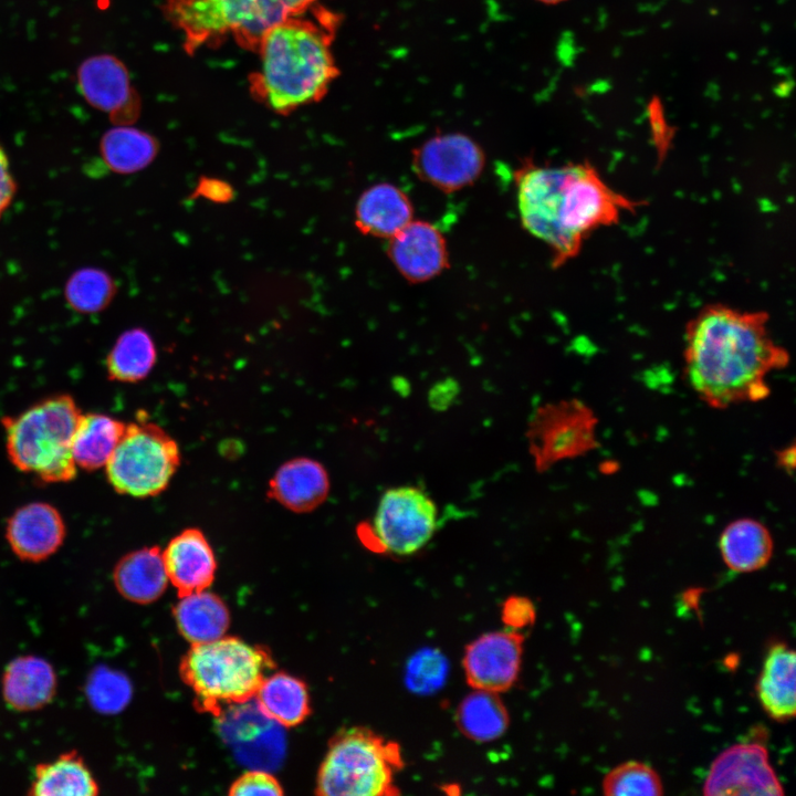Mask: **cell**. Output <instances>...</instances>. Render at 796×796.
<instances>
[{
    "mask_svg": "<svg viewBox=\"0 0 796 796\" xmlns=\"http://www.w3.org/2000/svg\"><path fill=\"white\" fill-rule=\"evenodd\" d=\"M765 311L708 304L684 328V376L709 407L726 409L769 396L767 377L789 363L775 342Z\"/></svg>",
    "mask_w": 796,
    "mask_h": 796,
    "instance_id": "cell-1",
    "label": "cell"
},
{
    "mask_svg": "<svg viewBox=\"0 0 796 796\" xmlns=\"http://www.w3.org/2000/svg\"><path fill=\"white\" fill-rule=\"evenodd\" d=\"M514 180L522 227L548 248L554 268L577 256L595 231L645 205L616 191L587 161L525 160Z\"/></svg>",
    "mask_w": 796,
    "mask_h": 796,
    "instance_id": "cell-2",
    "label": "cell"
},
{
    "mask_svg": "<svg viewBox=\"0 0 796 796\" xmlns=\"http://www.w3.org/2000/svg\"><path fill=\"white\" fill-rule=\"evenodd\" d=\"M305 12L270 29L256 49L260 65L250 75L251 93L277 114L318 102L338 73L331 49L335 18L323 10L311 18Z\"/></svg>",
    "mask_w": 796,
    "mask_h": 796,
    "instance_id": "cell-3",
    "label": "cell"
},
{
    "mask_svg": "<svg viewBox=\"0 0 796 796\" xmlns=\"http://www.w3.org/2000/svg\"><path fill=\"white\" fill-rule=\"evenodd\" d=\"M82 416L71 395L57 394L30 406L17 416L1 419L6 450L21 472L44 483L73 480L77 467L72 440Z\"/></svg>",
    "mask_w": 796,
    "mask_h": 796,
    "instance_id": "cell-4",
    "label": "cell"
},
{
    "mask_svg": "<svg viewBox=\"0 0 796 796\" xmlns=\"http://www.w3.org/2000/svg\"><path fill=\"white\" fill-rule=\"evenodd\" d=\"M274 667L266 648L222 636L192 645L181 659L179 672L195 694L197 709L218 716L230 705L254 699Z\"/></svg>",
    "mask_w": 796,
    "mask_h": 796,
    "instance_id": "cell-5",
    "label": "cell"
},
{
    "mask_svg": "<svg viewBox=\"0 0 796 796\" xmlns=\"http://www.w3.org/2000/svg\"><path fill=\"white\" fill-rule=\"evenodd\" d=\"M316 0H167L170 22L185 35L188 52L231 35L256 51L265 33L305 12Z\"/></svg>",
    "mask_w": 796,
    "mask_h": 796,
    "instance_id": "cell-6",
    "label": "cell"
},
{
    "mask_svg": "<svg viewBox=\"0 0 796 796\" xmlns=\"http://www.w3.org/2000/svg\"><path fill=\"white\" fill-rule=\"evenodd\" d=\"M405 766L400 745L371 729L337 732L320 765L315 793L322 796H392L396 774Z\"/></svg>",
    "mask_w": 796,
    "mask_h": 796,
    "instance_id": "cell-7",
    "label": "cell"
},
{
    "mask_svg": "<svg viewBox=\"0 0 796 796\" xmlns=\"http://www.w3.org/2000/svg\"><path fill=\"white\" fill-rule=\"evenodd\" d=\"M179 463L177 442L161 427L139 419L126 425L105 470L117 493L148 498L168 486Z\"/></svg>",
    "mask_w": 796,
    "mask_h": 796,
    "instance_id": "cell-8",
    "label": "cell"
},
{
    "mask_svg": "<svg viewBox=\"0 0 796 796\" xmlns=\"http://www.w3.org/2000/svg\"><path fill=\"white\" fill-rule=\"evenodd\" d=\"M437 523V505L426 492L396 486L381 495L373 525L362 524L358 534L371 549L407 556L428 544Z\"/></svg>",
    "mask_w": 796,
    "mask_h": 796,
    "instance_id": "cell-9",
    "label": "cell"
},
{
    "mask_svg": "<svg viewBox=\"0 0 796 796\" xmlns=\"http://www.w3.org/2000/svg\"><path fill=\"white\" fill-rule=\"evenodd\" d=\"M597 425L594 410L576 398L538 407L526 432L535 468L543 472L593 451L598 446Z\"/></svg>",
    "mask_w": 796,
    "mask_h": 796,
    "instance_id": "cell-10",
    "label": "cell"
},
{
    "mask_svg": "<svg viewBox=\"0 0 796 796\" xmlns=\"http://www.w3.org/2000/svg\"><path fill=\"white\" fill-rule=\"evenodd\" d=\"M218 730L239 763L271 771L285 754L284 726L268 716L254 699L230 705L218 716Z\"/></svg>",
    "mask_w": 796,
    "mask_h": 796,
    "instance_id": "cell-11",
    "label": "cell"
},
{
    "mask_svg": "<svg viewBox=\"0 0 796 796\" xmlns=\"http://www.w3.org/2000/svg\"><path fill=\"white\" fill-rule=\"evenodd\" d=\"M483 148L463 133L437 134L412 150L411 168L423 182L450 193L473 185L485 168Z\"/></svg>",
    "mask_w": 796,
    "mask_h": 796,
    "instance_id": "cell-12",
    "label": "cell"
},
{
    "mask_svg": "<svg viewBox=\"0 0 796 796\" xmlns=\"http://www.w3.org/2000/svg\"><path fill=\"white\" fill-rule=\"evenodd\" d=\"M709 796H782L783 786L761 743H737L711 764L703 784Z\"/></svg>",
    "mask_w": 796,
    "mask_h": 796,
    "instance_id": "cell-13",
    "label": "cell"
},
{
    "mask_svg": "<svg viewBox=\"0 0 796 796\" xmlns=\"http://www.w3.org/2000/svg\"><path fill=\"white\" fill-rule=\"evenodd\" d=\"M523 643L524 635L510 628L472 640L462 658L467 683L474 690L495 693L511 689L521 671Z\"/></svg>",
    "mask_w": 796,
    "mask_h": 796,
    "instance_id": "cell-14",
    "label": "cell"
},
{
    "mask_svg": "<svg viewBox=\"0 0 796 796\" xmlns=\"http://www.w3.org/2000/svg\"><path fill=\"white\" fill-rule=\"evenodd\" d=\"M77 84L85 101L107 113L116 125L135 122L140 101L130 84L125 64L112 54H97L84 60L77 70Z\"/></svg>",
    "mask_w": 796,
    "mask_h": 796,
    "instance_id": "cell-15",
    "label": "cell"
},
{
    "mask_svg": "<svg viewBox=\"0 0 796 796\" xmlns=\"http://www.w3.org/2000/svg\"><path fill=\"white\" fill-rule=\"evenodd\" d=\"M387 241L391 264L409 283L431 281L450 266L446 238L431 222L413 219Z\"/></svg>",
    "mask_w": 796,
    "mask_h": 796,
    "instance_id": "cell-16",
    "label": "cell"
},
{
    "mask_svg": "<svg viewBox=\"0 0 796 796\" xmlns=\"http://www.w3.org/2000/svg\"><path fill=\"white\" fill-rule=\"evenodd\" d=\"M4 535L19 559L40 563L61 548L66 525L55 506L46 502H31L10 515Z\"/></svg>",
    "mask_w": 796,
    "mask_h": 796,
    "instance_id": "cell-17",
    "label": "cell"
},
{
    "mask_svg": "<svg viewBox=\"0 0 796 796\" xmlns=\"http://www.w3.org/2000/svg\"><path fill=\"white\" fill-rule=\"evenodd\" d=\"M169 583L178 596L207 589L213 582L217 562L213 551L198 528H186L163 551Z\"/></svg>",
    "mask_w": 796,
    "mask_h": 796,
    "instance_id": "cell-18",
    "label": "cell"
},
{
    "mask_svg": "<svg viewBox=\"0 0 796 796\" xmlns=\"http://www.w3.org/2000/svg\"><path fill=\"white\" fill-rule=\"evenodd\" d=\"M57 690V675L44 658L22 654L12 659L1 677V694L8 708L32 712L52 702Z\"/></svg>",
    "mask_w": 796,
    "mask_h": 796,
    "instance_id": "cell-19",
    "label": "cell"
},
{
    "mask_svg": "<svg viewBox=\"0 0 796 796\" xmlns=\"http://www.w3.org/2000/svg\"><path fill=\"white\" fill-rule=\"evenodd\" d=\"M408 195L390 182L365 189L355 206L354 223L364 235L390 239L413 220Z\"/></svg>",
    "mask_w": 796,
    "mask_h": 796,
    "instance_id": "cell-20",
    "label": "cell"
},
{
    "mask_svg": "<svg viewBox=\"0 0 796 796\" xmlns=\"http://www.w3.org/2000/svg\"><path fill=\"white\" fill-rule=\"evenodd\" d=\"M328 491L329 479L325 468L308 458L286 461L269 483V495L296 513L315 510L326 500Z\"/></svg>",
    "mask_w": 796,
    "mask_h": 796,
    "instance_id": "cell-21",
    "label": "cell"
},
{
    "mask_svg": "<svg viewBox=\"0 0 796 796\" xmlns=\"http://www.w3.org/2000/svg\"><path fill=\"white\" fill-rule=\"evenodd\" d=\"M795 651L777 641L768 648L756 682V695L762 709L776 722H786L796 712Z\"/></svg>",
    "mask_w": 796,
    "mask_h": 796,
    "instance_id": "cell-22",
    "label": "cell"
},
{
    "mask_svg": "<svg viewBox=\"0 0 796 796\" xmlns=\"http://www.w3.org/2000/svg\"><path fill=\"white\" fill-rule=\"evenodd\" d=\"M113 582L119 595L132 603L147 605L157 600L169 583L160 547H143L124 555L114 567Z\"/></svg>",
    "mask_w": 796,
    "mask_h": 796,
    "instance_id": "cell-23",
    "label": "cell"
},
{
    "mask_svg": "<svg viewBox=\"0 0 796 796\" xmlns=\"http://www.w3.org/2000/svg\"><path fill=\"white\" fill-rule=\"evenodd\" d=\"M724 564L736 573H752L765 567L774 551L769 530L760 521L743 517L729 523L719 538Z\"/></svg>",
    "mask_w": 796,
    "mask_h": 796,
    "instance_id": "cell-24",
    "label": "cell"
},
{
    "mask_svg": "<svg viewBox=\"0 0 796 796\" xmlns=\"http://www.w3.org/2000/svg\"><path fill=\"white\" fill-rule=\"evenodd\" d=\"M100 784L83 756L75 750L61 753L34 767L27 792L33 796H95Z\"/></svg>",
    "mask_w": 796,
    "mask_h": 796,
    "instance_id": "cell-25",
    "label": "cell"
},
{
    "mask_svg": "<svg viewBox=\"0 0 796 796\" xmlns=\"http://www.w3.org/2000/svg\"><path fill=\"white\" fill-rule=\"evenodd\" d=\"M174 617L179 632L191 645L224 636L230 625L227 605L207 589L180 596Z\"/></svg>",
    "mask_w": 796,
    "mask_h": 796,
    "instance_id": "cell-26",
    "label": "cell"
},
{
    "mask_svg": "<svg viewBox=\"0 0 796 796\" xmlns=\"http://www.w3.org/2000/svg\"><path fill=\"white\" fill-rule=\"evenodd\" d=\"M125 427V422L105 413H82L72 440L77 469L95 471L105 468Z\"/></svg>",
    "mask_w": 796,
    "mask_h": 796,
    "instance_id": "cell-27",
    "label": "cell"
},
{
    "mask_svg": "<svg viewBox=\"0 0 796 796\" xmlns=\"http://www.w3.org/2000/svg\"><path fill=\"white\" fill-rule=\"evenodd\" d=\"M159 150L157 139L136 127L116 125L100 140V154L106 167L121 175L135 174L149 166Z\"/></svg>",
    "mask_w": 796,
    "mask_h": 796,
    "instance_id": "cell-28",
    "label": "cell"
},
{
    "mask_svg": "<svg viewBox=\"0 0 796 796\" xmlns=\"http://www.w3.org/2000/svg\"><path fill=\"white\" fill-rule=\"evenodd\" d=\"M254 700L268 716L284 727L303 723L311 713L306 684L285 672L266 675Z\"/></svg>",
    "mask_w": 796,
    "mask_h": 796,
    "instance_id": "cell-29",
    "label": "cell"
},
{
    "mask_svg": "<svg viewBox=\"0 0 796 796\" xmlns=\"http://www.w3.org/2000/svg\"><path fill=\"white\" fill-rule=\"evenodd\" d=\"M455 720L461 733L478 743L498 740L510 725L500 693L474 689L459 704Z\"/></svg>",
    "mask_w": 796,
    "mask_h": 796,
    "instance_id": "cell-30",
    "label": "cell"
},
{
    "mask_svg": "<svg viewBox=\"0 0 796 796\" xmlns=\"http://www.w3.org/2000/svg\"><path fill=\"white\" fill-rule=\"evenodd\" d=\"M157 358L155 343L144 328L123 332L106 356V371L111 380L137 383L145 379Z\"/></svg>",
    "mask_w": 796,
    "mask_h": 796,
    "instance_id": "cell-31",
    "label": "cell"
},
{
    "mask_svg": "<svg viewBox=\"0 0 796 796\" xmlns=\"http://www.w3.org/2000/svg\"><path fill=\"white\" fill-rule=\"evenodd\" d=\"M117 293L114 277L101 268L84 266L73 272L64 285L69 306L81 314H96L106 310Z\"/></svg>",
    "mask_w": 796,
    "mask_h": 796,
    "instance_id": "cell-32",
    "label": "cell"
},
{
    "mask_svg": "<svg viewBox=\"0 0 796 796\" xmlns=\"http://www.w3.org/2000/svg\"><path fill=\"white\" fill-rule=\"evenodd\" d=\"M605 795L611 796H659L663 785L659 774L649 765L628 761L611 768L601 783Z\"/></svg>",
    "mask_w": 796,
    "mask_h": 796,
    "instance_id": "cell-33",
    "label": "cell"
},
{
    "mask_svg": "<svg viewBox=\"0 0 796 796\" xmlns=\"http://www.w3.org/2000/svg\"><path fill=\"white\" fill-rule=\"evenodd\" d=\"M85 691L91 706L104 714L121 712L132 698V684L127 677L107 667L92 671Z\"/></svg>",
    "mask_w": 796,
    "mask_h": 796,
    "instance_id": "cell-34",
    "label": "cell"
},
{
    "mask_svg": "<svg viewBox=\"0 0 796 796\" xmlns=\"http://www.w3.org/2000/svg\"><path fill=\"white\" fill-rule=\"evenodd\" d=\"M284 792L277 779L265 769H250L239 776L229 788V795H282Z\"/></svg>",
    "mask_w": 796,
    "mask_h": 796,
    "instance_id": "cell-35",
    "label": "cell"
},
{
    "mask_svg": "<svg viewBox=\"0 0 796 796\" xmlns=\"http://www.w3.org/2000/svg\"><path fill=\"white\" fill-rule=\"evenodd\" d=\"M501 617L506 628L520 630L535 621L536 611L531 599L511 596L503 603Z\"/></svg>",
    "mask_w": 796,
    "mask_h": 796,
    "instance_id": "cell-36",
    "label": "cell"
},
{
    "mask_svg": "<svg viewBox=\"0 0 796 796\" xmlns=\"http://www.w3.org/2000/svg\"><path fill=\"white\" fill-rule=\"evenodd\" d=\"M18 185L10 169L9 157L0 143V219L11 206Z\"/></svg>",
    "mask_w": 796,
    "mask_h": 796,
    "instance_id": "cell-37",
    "label": "cell"
},
{
    "mask_svg": "<svg viewBox=\"0 0 796 796\" xmlns=\"http://www.w3.org/2000/svg\"><path fill=\"white\" fill-rule=\"evenodd\" d=\"M195 195L216 202H227L232 199L233 190L229 184L220 179L202 177Z\"/></svg>",
    "mask_w": 796,
    "mask_h": 796,
    "instance_id": "cell-38",
    "label": "cell"
},
{
    "mask_svg": "<svg viewBox=\"0 0 796 796\" xmlns=\"http://www.w3.org/2000/svg\"><path fill=\"white\" fill-rule=\"evenodd\" d=\"M775 460L779 469L786 473H793L795 469L796 448L795 444L786 446L775 453Z\"/></svg>",
    "mask_w": 796,
    "mask_h": 796,
    "instance_id": "cell-39",
    "label": "cell"
},
{
    "mask_svg": "<svg viewBox=\"0 0 796 796\" xmlns=\"http://www.w3.org/2000/svg\"><path fill=\"white\" fill-rule=\"evenodd\" d=\"M540 2L546 3V4H556L565 0H537Z\"/></svg>",
    "mask_w": 796,
    "mask_h": 796,
    "instance_id": "cell-40",
    "label": "cell"
}]
</instances>
